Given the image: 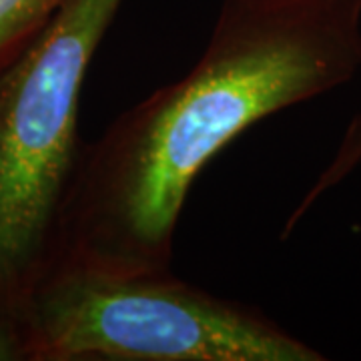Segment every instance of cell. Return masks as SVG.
I'll use <instances>...</instances> for the list:
<instances>
[{
	"label": "cell",
	"instance_id": "obj_3",
	"mask_svg": "<svg viewBox=\"0 0 361 361\" xmlns=\"http://www.w3.org/2000/svg\"><path fill=\"white\" fill-rule=\"evenodd\" d=\"M18 361H323L257 307L173 271L113 275L56 265L16 317Z\"/></svg>",
	"mask_w": 361,
	"mask_h": 361
},
{
	"label": "cell",
	"instance_id": "obj_4",
	"mask_svg": "<svg viewBox=\"0 0 361 361\" xmlns=\"http://www.w3.org/2000/svg\"><path fill=\"white\" fill-rule=\"evenodd\" d=\"M66 0H0V73L51 25Z\"/></svg>",
	"mask_w": 361,
	"mask_h": 361
},
{
	"label": "cell",
	"instance_id": "obj_5",
	"mask_svg": "<svg viewBox=\"0 0 361 361\" xmlns=\"http://www.w3.org/2000/svg\"><path fill=\"white\" fill-rule=\"evenodd\" d=\"M360 163H361V115L355 116V118L349 123L348 130H345V135H343V139H341V145H339V149H337L334 161L327 165V169H325L322 175H319V179L315 180V185L310 189V193L305 195V199L299 203V207L293 211V215L289 217L287 225H285L283 237H287L289 233L295 229L297 221L301 219V217L310 211V207L313 205V203H315V201H317L325 191H329L331 187H336L337 183H341V180L345 179L349 173L357 167Z\"/></svg>",
	"mask_w": 361,
	"mask_h": 361
},
{
	"label": "cell",
	"instance_id": "obj_1",
	"mask_svg": "<svg viewBox=\"0 0 361 361\" xmlns=\"http://www.w3.org/2000/svg\"><path fill=\"white\" fill-rule=\"evenodd\" d=\"M360 68L361 0H223L193 68L82 145L49 269L169 271L180 211L209 161Z\"/></svg>",
	"mask_w": 361,
	"mask_h": 361
},
{
	"label": "cell",
	"instance_id": "obj_2",
	"mask_svg": "<svg viewBox=\"0 0 361 361\" xmlns=\"http://www.w3.org/2000/svg\"><path fill=\"white\" fill-rule=\"evenodd\" d=\"M123 2L66 0L0 73V361H18L16 317L54 257L85 78Z\"/></svg>",
	"mask_w": 361,
	"mask_h": 361
}]
</instances>
